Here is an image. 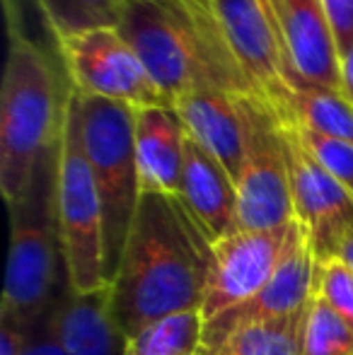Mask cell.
Listing matches in <instances>:
<instances>
[{"label": "cell", "mask_w": 353, "mask_h": 355, "mask_svg": "<svg viewBox=\"0 0 353 355\" xmlns=\"http://www.w3.org/2000/svg\"><path fill=\"white\" fill-rule=\"evenodd\" d=\"M322 5L334 29L339 53H344L353 44V0H322Z\"/></svg>", "instance_id": "cell-25"}, {"label": "cell", "mask_w": 353, "mask_h": 355, "mask_svg": "<svg viewBox=\"0 0 353 355\" xmlns=\"http://www.w3.org/2000/svg\"><path fill=\"white\" fill-rule=\"evenodd\" d=\"M341 92L353 102V44L341 53Z\"/></svg>", "instance_id": "cell-27"}, {"label": "cell", "mask_w": 353, "mask_h": 355, "mask_svg": "<svg viewBox=\"0 0 353 355\" xmlns=\"http://www.w3.org/2000/svg\"><path fill=\"white\" fill-rule=\"evenodd\" d=\"M58 143L37 164L19 201L8 206L10 252L0 317L24 331L46 319L71 290L56 208Z\"/></svg>", "instance_id": "cell-3"}, {"label": "cell", "mask_w": 353, "mask_h": 355, "mask_svg": "<svg viewBox=\"0 0 353 355\" xmlns=\"http://www.w3.org/2000/svg\"><path fill=\"white\" fill-rule=\"evenodd\" d=\"M53 336L66 355H126L128 336L114 312L112 283L97 290H68L49 314Z\"/></svg>", "instance_id": "cell-15"}, {"label": "cell", "mask_w": 353, "mask_h": 355, "mask_svg": "<svg viewBox=\"0 0 353 355\" xmlns=\"http://www.w3.org/2000/svg\"><path fill=\"white\" fill-rule=\"evenodd\" d=\"M300 327L302 319L250 324L198 348L196 355H300Z\"/></svg>", "instance_id": "cell-20"}, {"label": "cell", "mask_w": 353, "mask_h": 355, "mask_svg": "<svg viewBox=\"0 0 353 355\" xmlns=\"http://www.w3.org/2000/svg\"><path fill=\"white\" fill-rule=\"evenodd\" d=\"M237 66L255 94L278 119H286L291 92L302 87L291 71L286 49L264 0H211Z\"/></svg>", "instance_id": "cell-10"}, {"label": "cell", "mask_w": 353, "mask_h": 355, "mask_svg": "<svg viewBox=\"0 0 353 355\" xmlns=\"http://www.w3.org/2000/svg\"><path fill=\"white\" fill-rule=\"evenodd\" d=\"M302 143L307 145L312 155L320 159V164L353 196V143L336 141L329 136H320L315 131H307L295 123Z\"/></svg>", "instance_id": "cell-23"}, {"label": "cell", "mask_w": 353, "mask_h": 355, "mask_svg": "<svg viewBox=\"0 0 353 355\" xmlns=\"http://www.w3.org/2000/svg\"><path fill=\"white\" fill-rule=\"evenodd\" d=\"M300 234L302 225L291 220L281 227L237 230L211 244V273L201 307L203 322L237 307L264 288Z\"/></svg>", "instance_id": "cell-9"}, {"label": "cell", "mask_w": 353, "mask_h": 355, "mask_svg": "<svg viewBox=\"0 0 353 355\" xmlns=\"http://www.w3.org/2000/svg\"><path fill=\"white\" fill-rule=\"evenodd\" d=\"M68 87L46 53L22 32H10L0 89V189L5 203L19 201L42 157L61 141Z\"/></svg>", "instance_id": "cell-4"}, {"label": "cell", "mask_w": 353, "mask_h": 355, "mask_svg": "<svg viewBox=\"0 0 353 355\" xmlns=\"http://www.w3.org/2000/svg\"><path fill=\"white\" fill-rule=\"evenodd\" d=\"M187 128L172 107L136 109V155L143 191L177 196L187 155Z\"/></svg>", "instance_id": "cell-17"}, {"label": "cell", "mask_w": 353, "mask_h": 355, "mask_svg": "<svg viewBox=\"0 0 353 355\" xmlns=\"http://www.w3.org/2000/svg\"><path fill=\"white\" fill-rule=\"evenodd\" d=\"M203 338V314H170L131 336L126 355H196Z\"/></svg>", "instance_id": "cell-21"}, {"label": "cell", "mask_w": 353, "mask_h": 355, "mask_svg": "<svg viewBox=\"0 0 353 355\" xmlns=\"http://www.w3.org/2000/svg\"><path fill=\"white\" fill-rule=\"evenodd\" d=\"M19 355H66L61 343L53 336L49 317L24 331V343H22V353Z\"/></svg>", "instance_id": "cell-26"}, {"label": "cell", "mask_w": 353, "mask_h": 355, "mask_svg": "<svg viewBox=\"0 0 353 355\" xmlns=\"http://www.w3.org/2000/svg\"><path fill=\"white\" fill-rule=\"evenodd\" d=\"M247 148L237 177L240 230H268L295 220L281 119L259 97H242Z\"/></svg>", "instance_id": "cell-7"}, {"label": "cell", "mask_w": 353, "mask_h": 355, "mask_svg": "<svg viewBox=\"0 0 353 355\" xmlns=\"http://www.w3.org/2000/svg\"><path fill=\"white\" fill-rule=\"evenodd\" d=\"M283 121H293L300 128L353 143V102L341 89L302 85L291 92L288 114Z\"/></svg>", "instance_id": "cell-18"}, {"label": "cell", "mask_w": 353, "mask_h": 355, "mask_svg": "<svg viewBox=\"0 0 353 355\" xmlns=\"http://www.w3.org/2000/svg\"><path fill=\"white\" fill-rule=\"evenodd\" d=\"M117 29L138 53L167 107L198 89L257 97L227 46L211 0H128Z\"/></svg>", "instance_id": "cell-2"}, {"label": "cell", "mask_w": 353, "mask_h": 355, "mask_svg": "<svg viewBox=\"0 0 353 355\" xmlns=\"http://www.w3.org/2000/svg\"><path fill=\"white\" fill-rule=\"evenodd\" d=\"M300 355H353V327L315 290L300 327Z\"/></svg>", "instance_id": "cell-22"}, {"label": "cell", "mask_w": 353, "mask_h": 355, "mask_svg": "<svg viewBox=\"0 0 353 355\" xmlns=\"http://www.w3.org/2000/svg\"><path fill=\"white\" fill-rule=\"evenodd\" d=\"M128 0H37L56 42L94 29H117Z\"/></svg>", "instance_id": "cell-19"}, {"label": "cell", "mask_w": 353, "mask_h": 355, "mask_svg": "<svg viewBox=\"0 0 353 355\" xmlns=\"http://www.w3.org/2000/svg\"><path fill=\"white\" fill-rule=\"evenodd\" d=\"M339 257L344 259L346 263H349V266H351V271H353V230L349 232V237H346V242H344V247H341Z\"/></svg>", "instance_id": "cell-28"}, {"label": "cell", "mask_w": 353, "mask_h": 355, "mask_svg": "<svg viewBox=\"0 0 353 355\" xmlns=\"http://www.w3.org/2000/svg\"><path fill=\"white\" fill-rule=\"evenodd\" d=\"M78 121L104 208L107 283H112L143 196L136 155V109L78 94Z\"/></svg>", "instance_id": "cell-5"}, {"label": "cell", "mask_w": 353, "mask_h": 355, "mask_svg": "<svg viewBox=\"0 0 353 355\" xmlns=\"http://www.w3.org/2000/svg\"><path fill=\"white\" fill-rule=\"evenodd\" d=\"M56 208L71 288L76 293H87L107 285L104 208L83 148L78 94L71 85L58 143Z\"/></svg>", "instance_id": "cell-6"}, {"label": "cell", "mask_w": 353, "mask_h": 355, "mask_svg": "<svg viewBox=\"0 0 353 355\" xmlns=\"http://www.w3.org/2000/svg\"><path fill=\"white\" fill-rule=\"evenodd\" d=\"M177 198L208 239V244L221 242L227 234L240 230L235 179L193 138H187L184 172Z\"/></svg>", "instance_id": "cell-14"}, {"label": "cell", "mask_w": 353, "mask_h": 355, "mask_svg": "<svg viewBox=\"0 0 353 355\" xmlns=\"http://www.w3.org/2000/svg\"><path fill=\"white\" fill-rule=\"evenodd\" d=\"M189 138L213 155L237 182L247 148V126L242 97L221 89H198L175 102Z\"/></svg>", "instance_id": "cell-16"}, {"label": "cell", "mask_w": 353, "mask_h": 355, "mask_svg": "<svg viewBox=\"0 0 353 355\" xmlns=\"http://www.w3.org/2000/svg\"><path fill=\"white\" fill-rule=\"evenodd\" d=\"M317 293L329 307L353 327V271L341 257L317 263Z\"/></svg>", "instance_id": "cell-24"}, {"label": "cell", "mask_w": 353, "mask_h": 355, "mask_svg": "<svg viewBox=\"0 0 353 355\" xmlns=\"http://www.w3.org/2000/svg\"><path fill=\"white\" fill-rule=\"evenodd\" d=\"M68 85L83 97L128 104L133 109L167 104L143 61L119 29H94L56 42Z\"/></svg>", "instance_id": "cell-8"}, {"label": "cell", "mask_w": 353, "mask_h": 355, "mask_svg": "<svg viewBox=\"0 0 353 355\" xmlns=\"http://www.w3.org/2000/svg\"><path fill=\"white\" fill-rule=\"evenodd\" d=\"M317 288V261L312 257L310 242L302 230L298 242L293 244L286 261L278 266L264 288L257 290L250 300L237 307L203 322L201 348L213 346L230 331L250 324L283 322V319H302Z\"/></svg>", "instance_id": "cell-12"}, {"label": "cell", "mask_w": 353, "mask_h": 355, "mask_svg": "<svg viewBox=\"0 0 353 355\" xmlns=\"http://www.w3.org/2000/svg\"><path fill=\"white\" fill-rule=\"evenodd\" d=\"M211 244L177 196L143 191L112 278L114 312L128 336L170 314L201 312Z\"/></svg>", "instance_id": "cell-1"}, {"label": "cell", "mask_w": 353, "mask_h": 355, "mask_svg": "<svg viewBox=\"0 0 353 355\" xmlns=\"http://www.w3.org/2000/svg\"><path fill=\"white\" fill-rule=\"evenodd\" d=\"M300 85L341 89V53L322 0H264Z\"/></svg>", "instance_id": "cell-13"}, {"label": "cell", "mask_w": 353, "mask_h": 355, "mask_svg": "<svg viewBox=\"0 0 353 355\" xmlns=\"http://www.w3.org/2000/svg\"><path fill=\"white\" fill-rule=\"evenodd\" d=\"M291 172L293 208L317 263L336 259L353 230V196L307 150L293 121H281Z\"/></svg>", "instance_id": "cell-11"}]
</instances>
